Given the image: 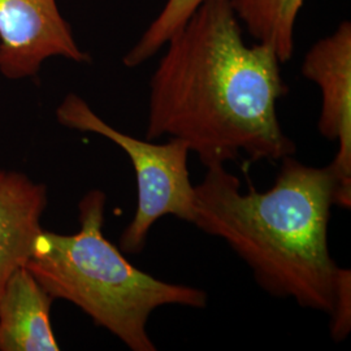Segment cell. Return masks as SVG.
<instances>
[{
  "instance_id": "cell-4",
  "label": "cell",
  "mask_w": 351,
  "mask_h": 351,
  "mask_svg": "<svg viewBox=\"0 0 351 351\" xmlns=\"http://www.w3.org/2000/svg\"><path fill=\"white\" fill-rule=\"evenodd\" d=\"M56 119L62 125L110 139L125 152L133 164L137 181L136 213L120 237V250L139 254L145 249L151 228L164 216H175L193 224L194 185L189 175L186 142L171 138L165 143H154L125 134L91 110L77 94H68L56 108Z\"/></svg>"
},
{
  "instance_id": "cell-5",
  "label": "cell",
  "mask_w": 351,
  "mask_h": 351,
  "mask_svg": "<svg viewBox=\"0 0 351 351\" xmlns=\"http://www.w3.org/2000/svg\"><path fill=\"white\" fill-rule=\"evenodd\" d=\"M302 75L322 93L317 121L320 134L339 143L330 163L339 180L337 206L351 207V23L342 21L328 37L317 40L306 53Z\"/></svg>"
},
{
  "instance_id": "cell-10",
  "label": "cell",
  "mask_w": 351,
  "mask_h": 351,
  "mask_svg": "<svg viewBox=\"0 0 351 351\" xmlns=\"http://www.w3.org/2000/svg\"><path fill=\"white\" fill-rule=\"evenodd\" d=\"M203 0H167L138 42L123 59L128 68H137L162 50L168 38L182 25Z\"/></svg>"
},
{
  "instance_id": "cell-9",
  "label": "cell",
  "mask_w": 351,
  "mask_h": 351,
  "mask_svg": "<svg viewBox=\"0 0 351 351\" xmlns=\"http://www.w3.org/2000/svg\"><path fill=\"white\" fill-rule=\"evenodd\" d=\"M306 0H232L241 25L258 43L271 46L281 63L294 52V30Z\"/></svg>"
},
{
  "instance_id": "cell-2",
  "label": "cell",
  "mask_w": 351,
  "mask_h": 351,
  "mask_svg": "<svg viewBox=\"0 0 351 351\" xmlns=\"http://www.w3.org/2000/svg\"><path fill=\"white\" fill-rule=\"evenodd\" d=\"M272 188L241 191L226 164L207 165L194 186V221L202 232L224 239L249 265L269 295L330 314L339 267L328 243L330 210L337 206L333 168L282 158Z\"/></svg>"
},
{
  "instance_id": "cell-6",
  "label": "cell",
  "mask_w": 351,
  "mask_h": 351,
  "mask_svg": "<svg viewBox=\"0 0 351 351\" xmlns=\"http://www.w3.org/2000/svg\"><path fill=\"white\" fill-rule=\"evenodd\" d=\"M50 58L90 62L56 0H0V73L10 80L33 77Z\"/></svg>"
},
{
  "instance_id": "cell-7",
  "label": "cell",
  "mask_w": 351,
  "mask_h": 351,
  "mask_svg": "<svg viewBox=\"0 0 351 351\" xmlns=\"http://www.w3.org/2000/svg\"><path fill=\"white\" fill-rule=\"evenodd\" d=\"M46 207V185L0 168V297L13 272L29 261Z\"/></svg>"
},
{
  "instance_id": "cell-8",
  "label": "cell",
  "mask_w": 351,
  "mask_h": 351,
  "mask_svg": "<svg viewBox=\"0 0 351 351\" xmlns=\"http://www.w3.org/2000/svg\"><path fill=\"white\" fill-rule=\"evenodd\" d=\"M55 301L25 265L8 278L0 297V351H58L51 324Z\"/></svg>"
},
{
  "instance_id": "cell-1",
  "label": "cell",
  "mask_w": 351,
  "mask_h": 351,
  "mask_svg": "<svg viewBox=\"0 0 351 351\" xmlns=\"http://www.w3.org/2000/svg\"><path fill=\"white\" fill-rule=\"evenodd\" d=\"M151 75L146 138L186 142L204 167L239 159L280 162L297 151L277 101L287 97L275 50L247 46L232 0H203L168 38Z\"/></svg>"
},
{
  "instance_id": "cell-11",
  "label": "cell",
  "mask_w": 351,
  "mask_h": 351,
  "mask_svg": "<svg viewBox=\"0 0 351 351\" xmlns=\"http://www.w3.org/2000/svg\"><path fill=\"white\" fill-rule=\"evenodd\" d=\"M330 336L336 342L346 339L351 329V272L339 267L333 306L330 311Z\"/></svg>"
},
{
  "instance_id": "cell-3",
  "label": "cell",
  "mask_w": 351,
  "mask_h": 351,
  "mask_svg": "<svg viewBox=\"0 0 351 351\" xmlns=\"http://www.w3.org/2000/svg\"><path fill=\"white\" fill-rule=\"evenodd\" d=\"M107 197L99 189L78 203L80 230L42 229L25 267L53 300L71 302L133 351H155L147 323L164 306L204 308L202 289L165 282L130 263L103 234Z\"/></svg>"
}]
</instances>
